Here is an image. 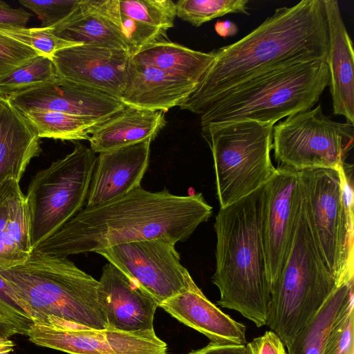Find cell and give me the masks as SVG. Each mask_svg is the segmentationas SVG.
I'll list each match as a JSON object with an SVG mask.
<instances>
[{"mask_svg":"<svg viewBox=\"0 0 354 354\" xmlns=\"http://www.w3.org/2000/svg\"><path fill=\"white\" fill-rule=\"evenodd\" d=\"M7 97L18 111L30 109L107 119L122 110L119 99L59 77Z\"/></svg>","mask_w":354,"mask_h":354,"instance_id":"9a60e30c","label":"cell"},{"mask_svg":"<svg viewBox=\"0 0 354 354\" xmlns=\"http://www.w3.org/2000/svg\"><path fill=\"white\" fill-rule=\"evenodd\" d=\"M131 54L124 50L77 44L52 57L60 78L119 99L127 80Z\"/></svg>","mask_w":354,"mask_h":354,"instance_id":"5bb4252c","label":"cell"},{"mask_svg":"<svg viewBox=\"0 0 354 354\" xmlns=\"http://www.w3.org/2000/svg\"><path fill=\"white\" fill-rule=\"evenodd\" d=\"M0 33L36 51L40 56L52 59L59 50L79 44L62 39L53 32L51 27L3 28Z\"/></svg>","mask_w":354,"mask_h":354,"instance_id":"4dcf8cb0","label":"cell"},{"mask_svg":"<svg viewBox=\"0 0 354 354\" xmlns=\"http://www.w3.org/2000/svg\"><path fill=\"white\" fill-rule=\"evenodd\" d=\"M264 185L220 207L214 222L216 269L212 283L221 308L239 313L257 328L267 325L270 289L261 233Z\"/></svg>","mask_w":354,"mask_h":354,"instance_id":"3957f363","label":"cell"},{"mask_svg":"<svg viewBox=\"0 0 354 354\" xmlns=\"http://www.w3.org/2000/svg\"><path fill=\"white\" fill-rule=\"evenodd\" d=\"M14 346L15 344L9 338H0V354H9Z\"/></svg>","mask_w":354,"mask_h":354,"instance_id":"60d3db41","label":"cell"},{"mask_svg":"<svg viewBox=\"0 0 354 354\" xmlns=\"http://www.w3.org/2000/svg\"><path fill=\"white\" fill-rule=\"evenodd\" d=\"M354 299L334 323L323 354H354Z\"/></svg>","mask_w":354,"mask_h":354,"instance_id":"1f68e13d","label":"cell"},{"mask_svg":"<svg viewBox=\"0 0 354 354\" xmlns=\"http://www.w3.org/2000/svg\"><path fill=\"white\" fill-rule=\"evenodd\" d=\"M353 299V281L337 286L297 334L288 348V354H323L334 323Z\"/></svg>","mask_w":354,"mask_h":354,"instance_id":"484cf974","label":"cell"},{"mask_svg":"<svg viewBox=\"0 0 354 354\" xmlns=\"http://www.w3.org/2000/svg\"><path fill=\"white\" fill-rule=\"evenodd\" d=\"M51 28L55 35L71 42L124 50L131 53L120 33L90 6L88 0H80L68 17Z\"/></svg>","mask_w":354,"mask_h":354,"instance_id":"d4e9b609","label":"cell"},{"mask_svg":"<svg viewBox=\"0 0 354 354\" xmlns=\"http://www.w3.org/2000/svg\"><path fill=\"white\" fill-rule=\"evenodd\" d=\"M188 354H249L246 344H223L209 342L207 346L193 350Z\"/></svg>","mask_w":354,"mask_h":354,"instance_id":"74e56055","label":"cell"},{"mask_svg":"<svg viewBox=\"0 0 354 354\" xmlns=\"http://www.w3.org/2000/svg\"><path fill=\"white\" fill-rule=\"evenodd\" d=\"M214 29L223 38L235 35L239 30L237 26L230 20L218 21L214 25Z\"/></svg>","mask_w":354,"mask_h":354,"instance_id":"f35d334b","label":"cell"},{"mask_svg":"<svg viewBox=\"0 0 354 354\" xmlns=\"http://www.w3.org/2000/svg\"><path fill=\"white\" fill-rule=\"evenodd\" d=\"M159 307L171 317L206 336L209 342L246 344V326L235 321L211 302L194 281L183 292Z\"/></svg>","mask_w":354,"mask_h":354,"instance_id":"ac0fdd59","label":"cell"},{"mask_svg":"<svg viewBox=\"0 0 354 354\" xmlns=\"http://www.w3.org/2000/svg\"><path fill=\"white\" fill-rule=\"evenodd\" d=\"M0 276L28 308L35 321L55 316L91 328H107L97 301L98 281L67 257L32 251L23 264Z\"/></svg>","mask_w":354,"mask_h":354,"instance_id":"5b68a950","label":"cell"},{"mask_svg":"<svg viewBox=\"0 0 354 354\" xmlns=\"http://www.w3.org/2000/svg\"><path fill=\"white\" fill-rule=\"evenodd\" d=\"M337 287L315 243L302 200L290 247L270 292L267 325L288 348Z\"/></svg>","mask_w":354,"mask_h":354,"instance_id":"8992f818","label":"cell"},{"mask_svg":"<svg viewBox=\"0 0 354 354\" xmlns=\"http://www.w3.org/2000/svg\"><path fill=\"white\" fill-rule=\"evenodd\" d=\"M131 59L198 84L213 63L214 55L212 51L195 50L162 39L140 49Z\"/></svg>","mask_w":354,"mask_h":354,"instance_id":"cb8c5ba5","label":"cell"},{"mask_svg":"<svg viewBox=\"0 0 354 354\" xmlns=\"http://www.w3.org/2000/svg\"><path fill=\"white\" fill-rule=\"evenodd\" d=\"M96 155L82 144L31 179L26 199L33 248L76 215L85 205Z\"/></svg>","mask_w":354,"mask_h":354,"instance_id":"9c48e42d","label":"cell"},{"mask_svg":"<svg viewBox=\"0 0 354 354\" xmlns=\"http://www.w3.org/2000/svg\"><path fill=\"white\" fill-rule=\"evenodd\" d=\"M248 0H180L176 2V16L198 27L227 14L249 15Z\"/></svg>","mask_w":354,"mask_h":354,"instance_id":"f1b7e54d","label":"cell"},{"mask_svg":"<svg viewBox=\"0 0 354 354\" xmlns=\"http://www.w3.org/2000/svg\"><path fill=\"white\" fill-rule=\"evenodd\" d=\"M120 11L136 21L165 32L174 26L176 3L171 0H118Z\"/></svg>","mask_w":354,"mask_h":354,"instance_id":"f546056e","label":"cell"},{"mask_svg":"<svg viewBox=\"0 0 354 354\" xmlns=\"http://www.w3.org/2000/svg\"><path fill=\"white\" fill-rule=\"evenodd\" d=\"M57 77L52 59L39 55L0 77V96L8 97Z\"/></svg>","mask_w":354,"mask_h":354,"instance_id":"83f0119b","label":"cell"},{"mask_svg":"<svg viewBox=\"0 0 354 354\" xmlns=\"http://www.w3.org/2000/svg\"><path fill=\"white\" fill-rule=\"evenodd\" d=\"M329 83L325 61L298 63L263 73L227 91L201 115V129L241 121L274 125L310 109Z\"/></svg>","mask_w":354,"mask_h":354,"instance_id":"277c9868","label":"cell"},{"mask_svg":"<svg viewBox=\"0 0 354 354\" xmlns=\"http://www.w3.org/2000/svg\"><path fill=\"white\" fill-rule=\"evenodd\" d=\"M153 140L100 153L96 158L86 207L120 198L140 186L147 169Z\"/></svg>","mask_w":354,"mask_h":354,"instance_id":"e0dca14e","label":"cell"},{"mask_svg":"<svg viewBox=\"0 0 354 354\" xmlns=\"http://www.w3.org/2000/svg\"><path fill=\"white\" fill-rule=\"evenodd\" d=\"M33 251L26 195L11 177L0 180V270L24 263Z\"/></svg>","mask_w":354,"mask_h":354,"instance_id":"44dd1931","label":"cell"},{"mask_svg":"<svg viewBox=\"0 0 354 354\" xmlns=\"http://www.w3.org/2000/svg\"><path fill=\"white\" fill-rule=\"evenodd\" d=\"M80 0H20L19 3L37 15L41 27H52L68 17Z\"/></svg>","mask_w":354,"mask_h":354,"instance_id":"836d02e7","label":"cell"},{"mask_svg":"<svg viewBox=\"0 0 354 354\" xmlns=\"http://www.w3.org/2000/svg\"><path fill=\"white\" fill-rule=\"evenodd\" d=\"M30 14L22 8H13L0 0V27L24 28Z\"/></svg>","mask_w":354,"mask_h":354,"instance_id":"8d00e7d4","label":"cell"},{"mask_svg":"<svg viewBox=\"0 0 354 354\" xmlns=\"http://www.w3.org/2000/svg\"><path fill=\"white\" fill-rule=\"evenodd\" d=\"M249 354H288L281 339L272 330L246 344Z\"/></svg>","mask_w":354,"mask_h":354,"instance_id":"d590c367","label":"cell"},{"mask_svg":"<svg viewBox=\"0 0 354 354\" xmlns=\"http://www.w3.org/2000/svg\"><path fill=\"white\" fill-rule=\"evenodd\" d=\"M97 301L107 328L124 332L154 330L157 301L109 263L103 267L98 281Z\"/></svg>","mask_w":354,"mask_h":354,"instance_id":"2e32d148","label":"cell"},{"mask_svg":"<svg viewBox=\"0 0 354 354\" xmlns=\"http://www.w3.org/2000/svg\"><path fill=\"white\" fill-rule=\"evenodd\" d=\"M39 138L61 140H88L106 120L61 112L30 109L19 111Z\"/></svg>","mask_w":354,"mask_h":354,"instance_id":"4316f807","label":"cell"},{"mask_svg":"<svg viewBox=\"0 0 354 354\" xmlns=\"http://www.w3.org/2000/svg\"><path fill=\"white\" fill-rule=\"evenodd\" d=\"M301 201L298 170L277 167L264 185L262 208L261 233L270 292L290 247Z\"/></svg>","mask_w":354,"mask_h":354,"instance_id":"4fadbf2b","label":"cell"},{"mask_svg":"<svg viewBox=\"0 0 354 354\" xmlns=\"http://www.w3.org/2000/svg\"><path fill=\"white\" fill-rule=\"evenodd\" d=\"M41 151L40 138L7 97L0 96V180L20 181Z\"/></svg>","mask_w":354,"mask_h":354,"instance_id":"603a6c76","label":"cell"},{"mask_svg":"<svg viewBox=\"0 0 354 354\" xmlns=\"http://www.w3.org/2000/svg\"><path fill=\"white\" fill-rule=\"evenodd\" d=\"M353 140L354 124L332 120L321 104L288 116L272 130L278 167L295 170L344 166Z\"/></svg>","mask_w":354,"mask_h":354,"instance_id":"30bf717a","label":"cell"},{"mask_svg":"<svg viewBox=\"0 0 354 354\" xmlns=\"http://www.w3.org/2000/svg\"><path fill=\"white\" fill-rule=\"evenodd\" d=\"M352 170H298L304 207L318 251L337 286L353 281V189Z\"/></svg>","mask_w":354,"mask_h":354,"instance_id":"52a82bcc","label":"cell"},{"mask_svg":"<svg viewBox=\"0 0 354 354\" xmlns=\"http://www.w3.org/2000/svg\"><path fill=\"white\" fill-rule=\"evenodd\" d=\"M166 124L165 112L124 106L92 133L88 140L94 153H102L153 140Z\"/></svg>","mask_w":354,"mask_h":354,"instance_id":"7402d4cb","label":"cell"},{"mask_svg":"<svg viewBox=\"0 0 354 354\" xmlns=\"http://www.w3.org/2000/svg\"><path fill=\"white\" fill-rule=\"evenodd\" d=\"M17 334L15 327L0 313V338H9Z\"/></svg>","mask_w":354,"mask_h":354,"instance_id":"ab89813d","label":"cell"},{"mask_svg":"<svg viewBox=\"0 0 354 354\" xmlns=\"http://www.w3.org/2000/svg\"><path fill=\"white\" fill-rule=\"evenodd\" d=\"M212 214L201 193L177 196L141 185L106 203L82 208L33 251L52 256L96 252L126 243L186 241Z\"/></svg>","mask_w":354,"mask_h":354,"instance_id":"7a4b0ae2","label":"cell"},{"mask_svg":"<svg viewBox=\"0 0 354 354\" xmlns=\"http://www.w3.org/2000/svg\"><path fill=\"white\" fill-rule=\"evenodd\" d=\"M328 30L326 64L333 113L354 124V53L339 3L324 0Z\"/></svg>","mask_w":354,"mask_h":354,"instance_id":"d6986e66","label":"cell"},{"mask_svg":"<svg viewBox=\"0 0 354 354\" xmlns=\"http://www.w3.org/2000/svg\"><path fill=\"white\" fill-rule=\"evenodd\" d=\"M273 127L241 121L201 129L213 156L221 208L259 189L275 173L270 156Z\"/></svg>","mask_w":354,"mask_h":354,"instance_id":"ba28073f","label":"cell"},{"mask_svg":"<svg viewBox=\"0 0 354 354\" xmlns=\"http://www.w3.org/2000/svg\"><path fill=\"white\" fill-rule=\"evenodd\" d=\"M173 242L153 239L126 243L99 251L127 278L161 304L194 281L180 263Z\"/></svg>","mask_w":354,"mask_h":354,"instance_id":"7c38bea8","label":"cell"},{"mask_svg":"<svg viewBox=\"0 0 354 354\" xmlns=\"http://www.w3.org/2000/svg\"><path fill=\"white\" fill-rule=\"evenodd\" d=\"M328 51L324 0H302L277 8L244 37L212 51L213 63L179 106L201 115L236 86L281 67L326 62Z\"/></svg>","mask_w":354,"mask_h":354,"instance_id":"6da1fadb","label":"cell"},{"mask_svg":"<svg viewBox=\"0 0 354 354\" xmlns=\"http://www.w3.org/2000/svg\"><path fill=\"white\" fill-rule=\"evenodd\" d=\"M0 313L15 327L19 335H26L33 324L28 308L1 276Z\"/></svg>","mask_w":354,"mask_h":354,"instance_id":"d6a6232c","label":"cell"},{"mask_svg":"<svg viewBox=\"0 0 354 354\" xmlns=\"http://www.w3.org/2000/svg\"><path fill=\"white\" fill-rule=\"evenodd\" d=\"M196 85L130 59L127 84L119 100L124 106L165 112L179 106Z\"/></svg>","mask_w":354,"mask_h":354,"instance_id":"ffe728a7","label":"cell"},{"mask_svg":"<svg viewBox=\"0 0 354 354\" xmlns=\"http://www.w3.org/2000/svg\"><path fill=\"white\" fill-rule=\"evenodd\" d=\"M39 55L28 46L0 33V77Z\"/></svg>","mask_w":354,"mask_h":354,"instance_id":"e575fe53","label":"cell"},{"mask_svg":"<svg viewBox=\"0 0 354 354\" xmlns=\"http://www.w3.org/2000/svg\"><path fill=\"white\" fill-rule=\"evenodd\" d=\"M26 335L34 344L69 354H166L155 330L91 328L55 316L35 321Z\"/></svg>","mask_w":354,"mask_h":354,"instance_id":"8fae6325","label":"cell"}]
</instances>
